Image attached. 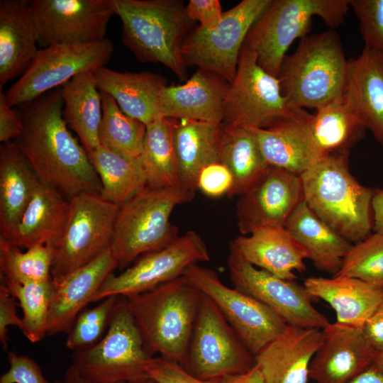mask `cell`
Here are the masks:
<instances>
[{
    "mask_svg": "<svg viewBox=\"0 0 383 383\" xmlns=\"http://www.w3.org/2000/svg\"><path fill=\"white\" fill-rule=\"evenodd\" d=\"M18 107L23 129L13 142L38 178L68 199L85 192L101 193L88 153L63 118L60 87Z\"/></svg>",
    "mask_w": 383,
    "mask_h": 383,
    "instance_id": "obj_1",
    "label": "cell"
},
{
    "mask_svg": "<svg viewBox=\"0 0 383 383\" xmlns=\"http://www.w3.org/2000/svg\"><path fill=\"white\" fill-rule=\"evenodd\" d=\"M348 155L349 151L326 155L300 177L308 206L334 231L355 244L372 233L374 189L360 184L350 172Z\"/></svg>",
    "mask_w": 383,
    "mask_h": 383,
    "instance_id": "obj_2",
    "label": "cell"
},
{
    "mask_svg": "<svg viewBox=\"0 0 383 383\" xmlns=\"http://www.w3.org/2000/svg\"><path fill=\"white\" fill-rule=\"evenodd\" d=\"M201 296L182 275L149 291L123 296L150 355L183 363Z\"/></svg>",
    "mask_w": 383,
    "mask_h": 383,
    "instance_id": "obj_3",
    "label": "cell"
},
{
    "mask_svg": "<svg viewBox=\"0 0 383 383\" xmlns=\"http://www.w3.org/2000/svg\"><path fill=\"white\" fill-rule=\"evenodd\" d=\"M122 23L121 40L140 62L160 63L187 77L182 47L192 21L180 0H110Z\"/></svg>",
    "mask_w": 383,
    "mask_h": 383,
    "instance_id": "obj_4",
    "label": "cell"
},
{
    "mask_svg": "<svg viewBox=\"0 0 383 383\" xmlns=\"http://www.w3.org/2000/svg\"><path fill=\"white\" fill-rule=\"evenodd\" d=\"M348 62L334 30L309 34L283 60L278 75L282 93L293 107H323L343 96Z\"/></svg>",
    "mask_w": 383,
    "mask_h": 383,
    "instance_id": "obj_5",
    "label": "cell"
},
{
    "mask_svg": "<svg viewBox=\"0 0 383 383\" xmlns=\"http://www.w3.org/2000/svg\"><path fill=\"white\" fill-rule=\"evenodd\" d=\"M194 197V192L181 185L158 189L145 186L121 206L110 246L118 268L173 242L178 228L170 221L172 212Z\"/></svg>",
    "mask_w": 383,
    "mask_h": 383,
    "instance_id": "obj_6",
    "label": "cell"
},
{
    "mask_svg": "<svg viewBox=\"0 0 383 383\" xmlns=\"http://www.w3.org/2000/svg\"><path fill=\"white\" fill-rule=\"evenodd\" d=\"M349 0H271L250 29L245 45L266 72L278 77L294 41L309 35L313 16L334 30L344 22Z\"/></svg>",
    "mask_w": 383,
    "mask_h": 383,
    "instance_id": "obj_7",
    "label": "cell"
},
{
    "mask_svg": "<svg viewBox=\"0 0 383 383\" xmlns=\"http://www.w3.org/2000/svg\"><path fill=\"white\" fill-rule=\"evenodd\" d=\"M69 201L65 228L48 248L52 255L51 277L55 285L110 248L121 207L94 192L77 194Z\"/></svg>",
    "mask_w": 383,
    "mask_h": 383,
    "instance_id": "obj_8",
    "label": "cell"
},
{
    "mask_svg": "<svg viewBox=\"0 0 383 383\" xmlns=\"http://www.w3.org/2000/svg\"><path fill=\"white\" fill-rule=\"evenodd\" d=\"M154 357L144 344L125 298L120 296L103 338L74 352L71 366L90 383H146Z\"/></svg>",
    "mask_w": 383,
    "mask_h": 383,
    "instance_id": "obj_9",
    "label": "cell"
},
{
    "mask_svg": "<svg viewBox=\"0 0 383 383\" xmlns=\"http://www.w3.org/2000/svg\"><path fill=\"white\" fill-rule=\"evenodd\" d=\"M304 112L289 104L279 78L260 67L255 52L244 44L226 94L223 126L262 129Z\"/></svg>",
    "mask_w": 383,
    "mask_h": 383,
    "instance_id": "obj_10",
    "label": "cell"
},
{
    "mask_svg": "<svg viewBox=\"0 0 383 383\" xmlns=\"http://www.w3.org/2000/svg\"><path fill=\"white\" fill-rule=\"evenodd\" d=\"M181 365L206 381L243 374L255 365L254 355L215 304L203 294Z\"/></svg>",
    "mask_w": 383,
    "mask_h": 383,
    "instance_id": "obj_11",
    "label": "cell"
},
{
    "mask_svg": "<svg viewBox=\"0 0 383 383\" xmlns=\"http://www.w3.org/2000/svg\"><path fill=\"white\" fill-rule=\"evenodd\" d=\"M270 1L243 0L223 12L216 24L188 33L182 47L185 65L210 71L231 83L248 33Z\"/></svg>",
    "mask_w": 383,
    "mask_h": 383,
    "instance_id": "obj_12",
    "label": "cell"
},
{
    "mask_svg": "<svg viewBox=\"0 0 383 383\" xmlns=\"http://www.w3.org/2000/svg\"><path fill=\"white\" fill-rule=\"evenodd\" d=\"M113 52L109 39L56 44L39 49L30 65L6 93L8 104L20 106L64 85L74 77L105 67Z\"/></svg>",
    "mask_w": 383,
    "mask_h": 383,
    "instance_id": "obj_13",
    "label": "cell"
},
{
    "mask_svg": "<svg viewBox=\"0 0 383 383\" xmlns=\"http://www.w3.org/2000/svg\"><path fill=\"white\" fill-rule=\"evenodd\" d=\"M183 276L215 304L254 356L288 325L262 302L225 285L209 268L194 264L186 269Z\"/></svg>",
    "mask_w": 383,
    "mask_h": 383,
    "instance_id": "obj_14",
    "label": "cell"
},
{
    "mask_svg": "<svg viewBox=\"0 0 383 383\" xmlns=\"http://www.w3.org/2000/svg\"><path fill=\"white\" fill-rule=\"evenodd\" d=\"M209 260L202 238L196 232L189 231L167 247L142 255L121 273L111 274L91 302L110 296H128L149 291L182 276L190 265Z\"/></svg>",
    "mask_w": 383,
    "mask_h": 383,
    "instance_id": "obj_15",
    "label": "cell"
},
{
    "mask_svg": "<svg viewBox=\"0 0 383 383\" xmlns=\"http://www.w3.org/2000/svg\"><path fill=\"white\" fill-rule=\"evenodd\" d=\"M228 267L234 288L265 304L288 325L323 330L331 323L313 306L304 286L257 268L232 250Z\"/></svg>",
    "mask_w": 383,
    "mask_h": 383,
    "instance_id": "obj_16",
    "label": "cell"
},
{
    "mask_svg": "<svg viewBox=\"0 0 383 383\" xmlns=\"http://www.w3.org/2000/svg\"><path fill=\"white\" fill-rule=\"evenodd\" d=\"M37 24L38 43H88L106 39L111 17L110 0H32L29 1Z\"/></svg>",
    "mask_w": 383,
    "mask_h": 383,
    "instance_id": "obj_17",
    "label": "cell"
},
{
    "mask_svg": "<svg viewBox=\"0 0 383 383\" xmlns=\"http://www.w3.org/2000/svg\"><path fill=\"white\" fill-rule=\"evenodd\" d=\"M304 199L300 176L270 166L260 179L239 196L235 211L238 229L242 235H248L260 228L284 226Z\"/></svg>",
    "mask_w": 383,
    "mask_h": 383,
    "instance_id": "obj_18",
    "label": "cell"
},
{
    "mask_svg": "<svg viewBox=\"0 0 383 383\" xmlns=\"http://www.w3.org/2000/svg\"><path fill=\"white\" fill-rule=\"evenodd\" d=\"M321 345L309 367L316 383H346L370 368L377 353L362 328L337 322L323 329Z\"/></svg>",
    "mask_w": 383,
    "mask_h": 383,
    "instance_id": "obj_19",
    "label": "cell"
},
{
    "mask_svg": "<svg viewBox=\"0 0 383 383\" xmlns=\"http://www.w3.org/2000/svg\"><path fill=\"white\" fill-rule=\"evenodd\" d=\"M323 338L322 329L287 325L255 355L265 383H308L311 362Z\"/></svg>",
    "mask_w": 383,
    "mask_h": 383,
    "instance_id": "obj_20",
    "label": "cell"
},
{
    "mask_svg": "<svg viewBox=\"0 0 383 383\" xmlns=\"http://www.w3.org/2000/svg\"><path fill=\"white\" fill-rule=\"evenodd\" d=\"M230 250L255 267L289 281L296 278L294 271H305L304 260L310 259L309 251L284 226L260 228L238 236Z\"/></svg>",
    "mask_w": 383,
    "mask_h": 383,
    "instance_id": "obj_21",
    "label": "cell"
},
{
    "mask_svg": "<svg viewBox=\"0 0 383 383\" xmlns=\"http://www.w3.org/2000/svg\"><path fill=\"white\" fill-rule=\"evenodd\" d=\"M118 268L110 248L87 265L55 285L47 321V335L68 333L76 318L105 279Z\"/></svg>",
    "mask_w": 383,
    "mask_h": 383,
    "instance_id": "obj_22",
    "label": "cell"
},
{
    "mask_svg": "<svg viewBox=\"0 0 383 383\" xmlns=\"http://www.w3.org/2000/svg\"><path fill=\"white\" fill-rule=\"evenodd\" d=\"M229 82L199 69L185 83L166 86L159 104L160 118L222 123Z\"/></svg>",
    "mask_w": 383,
    "mask_h": 383,
    "instance_id": "obj_23",
    "label": "cell"
},
{
    "mask_svg": "<svg viewBox=\"0 0 383 383\" xmlns=\"http://www.w3.org/2000/svg\"><path fill=\"white\" fill-rule=\"evenodd\" d=\"M311 114L279 121L267 128H253L263 156L270 166L301 176L325 155L317 146L310 127Z\"/></svg>",
    "mask_w": 383,
    "mask_h": 383,
    "instance_id": "obj_24",
    "label": "cell"
},
{
    "mask_svg": "<svg viewBox=\"0 0 383 383\" xmlns=\"http://www.w3.org/2000/svg\"><path fill=\"white\" fill-rule=\"evenodd\" d=\"M39 33L29 2H0V89L30 65L39 49Z\"/></svg>",
    "mask_w": 383,
    "mask_h": 383,
    "instance_id": "obj_25",
    "label": "cell"
},
{
    "mask_svg": "<svg viewBox=\"0 0 383 383\" xmlns=\"http://www.w3.org/2000/svg\"><path fill=\"white\" fill-rule=\"evenodd\" d=\"M69 210V199L38 179L16 226L9 235L0 238L21 249L40 244L49 248L61 235Z\"/></svg>",
    "mask_w": 383,
    "mask_h": 383,
    "instance_id": "obj_26",
    "label": "cell"
},
{
    "mask_svg": "<svg viewBox=\"0 0 383 383\" xmlns=\"http://www.w3.org/2000/svg\"><path fill=\"white\" fill-rule=\"evenodd\" d=\"M343 96L383 147V52L364 47L348 60Z\"/></svg>",
    "mask_w": 383,
    "mask_h": 383,
    "instance_id": "obj_27",
    "label": "cell"
},
{
    "mask_svg": "<svg viewBox=\"0 0 383 383\" xmlns=\"http://www.w3.org/2000/svg\"><path fill=\"white\" fill-rule=\"evenodd\" d=\"M313 299L327 302L339 323L361 327L383 301V287L361 279L333 276L310 277L303 285Z\"/></svg>",
    "mask_w": 383,
    "mask_h": 383,
    "instance_id": "obj_28",
    "label": "cell"
},
{
    "mask_svg": "<svg viewBox=\"0 0 383 383\" xmlns=\"http://www.w3.org/2000/svg\"><path fill=\"white\" fill-rule=\"evenodd\" d=\"M98 89L109 94L121 110L145 125L160 118L159 104L167 86L163 76L149 72H118L106 67L93 72Z\"/></svg>",
    "mask_w": 383,
    "mask_h": 383,
    "instance_id": "obj_29",
    "label": "cell"
},
{
    "mask_svg": "<svg viewBox=\"0 0 383 383\" xmlns=\"http://www.w3.org/2000/svg\"><path fill=\"white\" fill-rule=\"evenodd\" d=\"M179 185L195 192L206 166L220 162L223 123L171 118Z\"/></svg>",
    "mask_w": 383,
    "mask_h": 383,
    "instance_id": "obj_30",
    "label": "cell"
},
{
    "mask_svg": "<svg viewBox=\"0 0 383 383\" xmlns=\"http://www.w3.org/2000/svg\"><path fill=\"white\" fill-rule=\"evenodd\" d=\"M30 163L13 141L0 146V238L15 228L38 182Z\"/></svg>",
    "mask_w": 383,
    "mask_h": 383,
    "instance_id": "obj_31",
    "label": "cell"
},
{
    "mask_svg": "<svg viewBox=\"0 0 383 383\" xmlns=\"http://www.w3.org/2000/svg\"><path fill=\"white\" fill-rule=\"evenodd\" d=\"M284 227L309 251L310 260L320 270L335 275L353 244L334 231L301 201Z\"/></svg>",
    "mask_w": 383,
    "mask_h": 383,
    "instance_id": "obj_32",
    "label": "cell"
},
{
    "mask_svg": "<svg viewBox=\"0 0 383 383\" xmlns=\"http://www.w3.org/2000/svg\"><path fill=\"white\" fill-rule=\"evenodd\" d=\"M60 89L63 118L89 155L100 146L99 132L102 118L101 93L93 72L74 77Z\"/></svg>",
    "mask_w": 383,
    "mask_h": 383,
    "instance_id": "obj_33",
    "label": "cell"
},
{
    "mask_svg": "<svg viewBox=\"0 0 383 383\" xmlns=\"http://www.w3.org/2000/svg\"><path fill=\"white\" fill-rule=\"evenodd\" d=\"M220 162L230 171L233 186L228 196H240L255 184L270 165L253 128L223 126Z\"/></svg>",
    "mask_w": 383,
    "mask_h": 383,
    "instance_id": "obj_34",
    "label": "cell"
},
{
    "mask_svg": "<svg viewBox=\"0 0 383 383\" xmlns=\"http://www.w3.org/2000/svg\"><path fill=\"white\" fill-rule=\"evenodd\" d=\"M316 110L315 114H311L310 127L324 155L349 151L365 137V123L343 96Z\"/></svg>",
    "mask_w": 383,
    "mask_h": 383,
    "instance_id": "obj_35",
    "label": "cell"
},
{
    "mask_svg": "<svg viewBox=\"0 0 383 383\" xmlns=\"http://www.w3.org/2000/svg\"><path fill=\"white\" fill-rule=\"evenodd\" d=\"M140 161L146 186L158 189L179 185L171 118H160L146 125Z\"/></svg>",
    "mask_w": 383,
    "mask_h": 383,
    "instance_id": "obj_36",
    "label": "cell"
},
{
    "mask_svg": "<svg viewBox=\"0 0 383 383\" xmlns=\"http://www.w3.org/2000/svg\"><path fill=\"white\" fill-rule=\"evenodd\" d=\"M89 157L101 184V194L120 206L146 186L140 160L101 145Z\"/></svg>",
    "mask_w": 383,
    "mask_h": 383,
    "instance_id": "obj_37",
    "label": "cell"
},
{
    "mask_svg": "<svg viewBox=\"0 0 383 383\" xmlns=\"http://www.w3.org/2000/svg\"><path fill=\"white\" fill-rule=\"evenodd\" d=\"M102 118L100 145L132 160H140L146 125L124 113L108 94L100 91Z\"/></svg>",
    "mask_w": 383,
    "mask_h": 383,
    "instance_id": "obj_38",
    "label": "cell"
},
{
    "mask_svg": "<svg viewBox=\"0 0 383 383\" xmlns=\"http://www.w3.org/2000/svg\"><path fill=\"white\" fill-rule=\"evenodd\" d=\"M3 283L18 301V306L21 308L23 316L21 331L33 343L43 340L47 335L48 312L55 288L52 279L46 282Z\"/></svg>",
    "mask_w": 383,
    "mask_h": 383,
    "instance_id": "obj_39",
    "label": "cell"
},
{
    "mask_svg": "<svg viewBox=\"0 0 383 383\" xmlns=\"http://www.w3.org/2000/svg\"><path fill=\"white\" fill-rule=\"evenodd\" d=\"M23 251L0 238L1 282L23 283L52 279V255L45 245H36Z\"/></svg>",
    "mask_w": 383,
    "mask_h": 383,
    "instance_id": "obj_40",
    "label": "cell"
},
{
    "mask_svg": "<svg viewBox=\"0 0 383 383\" xmlns=\"http://www.w3.org/2000/svg\"><path fill=\"white\" fill-rule=\"evenodd\" d=\"M333 276L354 277L383 287V234L374 232L353 244Z\"/></svg>",
    "mask_w": 383,
    "mask_h": 383,
    "instance_id": "obj_41",
    "label": "cell"
},
{
    "mask_svg": "<svg viewBox=\"0 0 383 383\" xmlns=\"http://www.w3.org/2000/svg\"><path fill=\"white\" fill-rule=\"evenodd\" d=\"M119 298L120 296H110L95 307L82 311L67 333L65 347L74 353L96 345L108 328Z\"/></svg>",
    "mask_w": 383,
    "mask_h": 383,
    "instance_id": "obj_42",
    "label": "cell"
},
{
    "mask_svg": "<svg viewBox=\"0 0 383 383\" xmlns=\"http://www.w3.org/2000/svg\"><path fill=\"white\" fill-rule=\"evenodd\" d=\"M365 47L383 52V0H349Z\"/></svg>",
    "mask_w": 383,
    "mask_h": 383,
    "instance_id": "obj_43",
    "label": "cell"
},
{
    "mask_svg": "<svg viewBox=\"0 0 383 383\" xmlns=\"http://www.w3.org/2000/svg\"><path fill=\"white\" fill-rule=\"evenodd\" d=\"M7 357L9 367L0 383H50L33 358L13 351L8 352Z\"/></svg>",
    "mask_w": 383,
    "mask_h": 383,
    "instance_id": "obj_44",
    "label": "cell"
},
{
    "mask_svg": "<svg viewBox=\"0 0 383 383\" xmlns=\"http://www.w3.org/2000/svg\"><path fill=\"white\" fill-rule=\"evenodd\" d=\"M148 374L157 383H212L191 374L177 362L160 356L152 359Z\"/></svg>",
    "mask_w": 383,
    "mask_h": 383,
    "instance_id": "obj_45",
    "label": "cell"
},
{
    "mask_svg": "<svg viewBox=\"0 0 383 383\" xmlns=\"http://www.w3.org/2000/svg\"><path fill=\"white\" fill-rule=\"evenodd\" d=\"M232 186V175L228 169L221 162L206 166L198 178V189L210 197H219L226 194L228 195Z\"/></svg>",
    "mask_w": 383,
    "mask_h": 383,
    "instance_id": "obj_46",
    "label": "cell"
},
{
    "mask_svg": "<svg viewBox=\"0 0 383 383\" xmlns=\"http://www.w3.org/2000/svg\"><path fill=\"white\" fill-rule=\"evenodd\" d=\"M18 304L16 298L10 293L7 287L0 284V343L4 350L7 348L8 328L10 326L22 328V318L17 314L16 307Z\"/></svg>",
    "mask_w": 383,
    "mask_h": 383,
    "instance_id": "obj_47",
    "label": "cell"
},
{
    "mask_svg": "<svg viewBox=\"0 0 383 383\" xmlns=\"http://www.w3.org/2000/svg\"><path fill=\"white\" fill-rule=\"evenodd\" d=\"M186 11L188 17L192 21H198L203 28L216 24L223 13L218 0H190Z\"/></svg>",
    "mask_w": 383,
    "mask_h": 383,
    "instance_id": "obj_48",
    "label": "cell"
},
{
    "mask_svg": "<svg viewBox=\"0 0 383 383\" xmlns=\"http://www.w3.org/2000/svg\"><path fill=\"white\" fill-rule=\"evenodd\" d=\"M23 124L16 111L7 102L6 93L0 89V141H13L23 132Z\"/></svg>",
    "mask_w": 383,
    "mask_h": 383,
    "instance_id": "obj_49",
    "label": "cell"
},
{
    "mask_svg": "<svg viewBox=\"0 0 383 383\" xmlns=\"http://www.w3.org/2000/svg\"><path fill=\"white\" fill-rule=\"evenodd\" d=\"M365 337L377 351L383 350V301L362 326Z\"/></svg>",
    "mask_w": 383,
    "mask_h": 383,
    "instance_id": "obj_50",
    "label": "cell"
},
{
    "mask_svg": "<svg viewBox=\"0 0 383 383\" xmlns=\"http://www.w3.org/2000/svg\"><path fill=\"white\" fill-rule=\"evenodd\" d=\"M211 381L212 383H265L262 374L256 365L245 373Z\"/></svg>",
    "mask_w": 383,
    "mask_h": 383,
    "instance_id": "obj_51",
    "label": "cell"
},
{
    "mask_svg": "<svg viewBox=\"0 0 383 383\" xmlns=\"http://www.w3.org/2000/svg\"><path fill=\"white\" fill-rule=\"evenodd\" d=\"M372 209L373 230L383 234V189H374Z\"/></svg>",
    "mask_w": 383,
    "mask_h": 383,
    "instance_id": "obj_52",
    "label": "cell"
},
{
    "mask_svg": "<svg viewBox=\"0 0 383 383\" xmlns=\"http://www.w3.org/2000/svg\"><path fill=\"white\" fill-rule=\"evenodd\" d=\"M346 383H383V374L372 365Z\"/></svg>",
    "mask_w": 383,
    "mask_h": 383,
    "instance_id": "obj_53",
    "label": "cell"
},
{
    "mask_svg": "<svg viewBox=\"0 0 383 383\" xmlns=\"http://www.w3.org/2000/svg\"><path fill=\"white\" fill-rule=\"evenodd\" d=\"M62 383H90L84 378H82L77 372L70 365L65 372ZM126 383V382H118ZM146 383H157L154 380L150 379Z\"/></svg>",
    "mask_w": 383,
    "mask_h": 383,
    "instance_id": "obj_54",
    "label": "cell"
},
{
    "mask_svg": "<svg viewBox=\"0 0 383 383\" xmlns=\"http://www.w3.org/2000/svg\"><path fill=\"white\" fill-rule=\"evenodd\" d=\"M373 365L383 374V350L377 353Z\"/></svg>",
    "mask_w": 383,
    "mask_h": 383,
    "instance_id": "obj_55",
    "label": "cell"
},
{
    "mask_svg": "<svg viewBox=\"0 0 383 383\" xmlns=\"http://www.w3.org/2000/svg\"><path fill=\"white\" fill-rule=\"evenodd\" d=\"M55 383H62V380H57L55 382Z\"/></svg>",
    "mask_w": 383,
    "mask_h": 383,
    "instance_id": "obj_56",
    "label": "cell"
}]
</instances>
